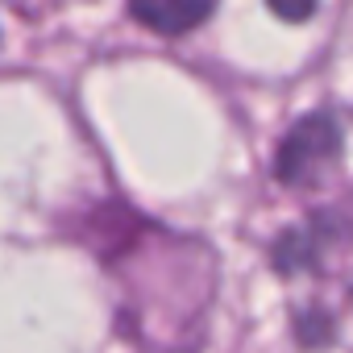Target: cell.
Listing matches in <instances>:
<instances>
[{
    "instance_id": "6da1fadb",
    "label": "cell",
    "mask_w": 353,
    "mask_h": 353,
    "mask_svg": "<svg viewBox=\"0 0 353 353\" xmlns=\"http://www.w3.org/2000/svg\"><path fill=\"white\" fill-rule=\"evenodd\" d=\"M336 162H341V129L328 112H316L283 137L274 154V174L287 188H312Z\"/></svg>"
},
{
    "instance_id": "7a4b0ae2",
    "label": "cell",
    "mask_w": 353,
    "mask_h": 353,
    "mask_svg": "<svg viewBox=\"0 0 353 353\" xmlns=\"http://www.w3.org/2000/svg\"><path fill=\"white\" fill-rule=\"evenodd\" d=\"M212 5L216 0H129V13L162 38H179L192 34L212 13Z\"/></svg>"
},
{
    "instance_id": "3957f363",
    "label": "cell",
    "mask_w": 353,
    "mask_h": 353,
    "mask_svg": "<svg viewBox=\"0 0 353 353\" xmlns=\"http://www.w3.org/2000/svg\"><path fill=\"white\" fill-rule=\"evenodd\" d=\"M270 9L279 17H287V21H299V17H307L316 9V0H270Z\"/></svg>"
}]
</instances>
